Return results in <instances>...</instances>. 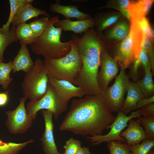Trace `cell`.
<instances>
[{"label":"cell","mask_w":154,"mask_h":154,"mask_svg":"<svg viewBox=\"0 0 154 154\" xmlns=\"http://www.w3.org/2000/svg\"><path fill=\"white\" fill-rule=\"evenodd\" d=\"M116 117L100 94L86 95L73 100L60 129L83 136L101 135Z\"/></svg>","instance_id":"obj_1"},{"label":"cell","mask_w":154,"mask_h":154,"mask_svg":"<svg viewBox=\"0 0 154 154\" xmlns=\"http://www.w3.org/2000/svg\"><path fill=\"white\" fill-rule=\"evenodd\" d=\"M92 28L89 29L81 37L72 35L71 39L76 42L82 64L81 71L73 84L84 90L86 95H100L102 92L97 78L100 64V57L103 46L100 35Z\"/></svg>","instance_id":"obj_2"},{"label":"cell","mask_w":154,"mask_h":154,"mask_svg":"<svg viewBox=\"0 0 154 154\" xmlns=\"http://www.w3.org/2000/svg\"><path fill=\"white\" fill-rule=\"evenodd\" d=\"M59 20L58 16L49 19L42 34L31 44V49L34 54L41 55L45 59H56L65 56L70 51L73 40L61 42L62 30L54 26L55 23Z\"/></svg>","instance_id":"obj_3"},{"label":"cell","mask_w":154,"mask_h":154,"mask_svg":"<svg viewBox=\"0 0 154 154\" xmlns=\"http://www.w3.org/2000/svg\"><path fill=\"white\" fill-rule=\"evenodd\" d=\"M73 40L70 51L65 56L56 59H44L49 78L65 80L73 84L82 66L76 42Z\"/></svg>","instance_id":"obj_4"},{"label":"cell","mask_w":154,"mask_h":154,"mask_svg":"<svg viewBox=\"0 0 154 154\" xmlns=\"http://www.w3.org/2000/svg\"><path fill=\"white\" fill-rule=\"evenodd\" d=\"M49 81L46 67L39 58L24 76L21 84L24 97L30 101L37 100L46 93Z\"/></svg>","instance_id":"obj_5"},{"label":"cell","mask_w":154,"mask_h":154,"mask_svg":"<svg viewBox=\"0 0 154 154\" xmlns=\"http://www.w3.org/2000/svg\"><path fill=\"white\" fill-rule=\"evenodd\" d=\"M68 103L58 94L48 81L45 94L39 100L30 101L26 109L28 116L33 120L36 118L37 112L43 110L52 112L54 119L56 120L67 110Z\"/></svg>","instance_id":"obj_6"},{"label":"cell","mask_w":154,"mask_h":154,"mask_svg":"<svg viewBox=\"0 0 154 154\" xmlns=\"http://www.w3.org/2000/svg\"><path fill=\"white\" fill-rule=\"evenodd\" d=\"M129 80L125 70H121L114 84L102 92L101 96L112 113L120 111Z\"/></svg>","instance_id":"obj_7"},{"label":"cell","mask_w":154,"mask_h":154,"mask_svg":"<svg viewBox=\"0 0 154 154\" xmlns=\"http://www.w3.org/2000/svg\"><path fill=\"white\" fill-rule=\"evenodd\" d=\"M140 116L141 115L139 109L131 112L129 116L120 111L117 112L114 120L108 127L107 129H110L108 133L104 135H95L87 136L86 139L94 145L113 141L124 142L125 139L120 136L121 133L127 126L128 123L130 120Z\"/></svg>","instance_id":"obj_8"},{"label":"cell","mask_w":154,"mask_h":154,"mask_svg":"<svg viewBox=\"0 0 154 154\" xmlns=\"http://www.w3.org/2000/svg\"><path fill=\"white\" fill-rule=\"evenodd\" d=\"M27 98L24 97L19 100L18 106L14 110H8L6 114L7 118L5 126L8 131L13 134L26 132L31 127L33 120L27 115L25 106Z\"/></svg>","instance_id":"obj_9"},{"label":"cell","mask_w":154,"mask_h":154,"mask_svg":"<svg viewBox=\"0 0 154 154\" xmlns=\"http://www.w3.org/2000/svg\"><path fill=\"white\" fill-rule=\"evenodd\" d=\"M100 69L99 71L97 81L102 92L108 87L109 83L118 72V66L114 58L103 48L100 57Z\"/></svg>","instance_id":"obj_10"},{"label":"cell","mask_w":154,"mask_h":154,"mask_svg":"<svg viewBox=\"0 0 154 154\" xmlns=\"http://www.w3.org/2000/svg\"><path fill=\"white\" fill-rule=\"evenodd\" d=\"M114 59L121 70H124L129 68L136 60L130 30L128 36L116 46Z\"/></svg>","instance_id":"obj_11"},{"label":"cell","mask_w":154,"mask_h":154,"mask_svg":"<svg viewBox=\"0 0 154 154\" xmlns=\"http://www.w3.org/2000/svg\"><path fill=\"white\" fill-rule=\"evenodd\" d=\"M45 123V129L40 140L46 154H57L59 153L55 144L53 135V113L48 110H42Z\"/></svg>","instance_id":"obj_12"},{"label":"cell","mask_w":154,"mask_h":154,"mask_svg":"<svg viewBox=\"0 0 154 154\" xmlns=\"http://www.w3.org/2000/svg\"><path fill=\"white\" fill-rule=\"evenodd\" d=\"M49 82L58 94L68 102L72 98H81L86 95L85 91L82 88L76 86L69 81L49 78Z\"/></svg>","instance_id":"obj_13"},{"label":"cell","mask_w":154,"mask_h":154,"mask_svg":"<svg viewBox=\"0 0 154 154\" xmlns=\"http://www.w3.org/2000/svg\"><path fill=\"white\" fill-rule=\"evenodd\" d=\"M134 119L129 121L127 127L120 134V136L125 139L126 144L129 146L139 143L147 139L144 129L137 118Z\"/></svg>","instance_id":"obj_14"},{"label":"cell","mask_w":154,"mask_h":154,"mask_svg":"<svg viewBox=\"0 0 154 154\" xmlns=\"http://www.w3.org/2000/svg\"><path fill=\"white\" fill-rule=\"evenodd\" d=\"M95 25L94 19L91 17L82 20L72 21L70 19L59 20L54 24L64 31H71L76 34L84 33Z\"/></svg>","instance_id":"obj_15"},{"label":"cell","mask_w":154,"mask_h":154,"mask_svg":"<svg viewBox=\"0 0 154 154\" xmlns=\"http://www.w3.org/2000/svg\"><path fill=\"white\" fill-rule=\"evenodd\" d=\"M40 15H43L49 18L50 17L45 10L35 8L32 4L26 3L17 11L12 21V26H16L26 23L27 21Z\"/></svg>","instance_id":"obj_16"},{"label":"cell","mask_w":154,"mask_h":154,"mask_svg":"<svg viewBox=\"0 0 154 154\" xmlns=\"http://www.w3.org/2000/svg\"><path fill=\"white\" fill-rule=\"evenodd\" d=\"M120 111L126 114L134 110L138 102L144 98L139 88L136 83L129 80L127 91Z\"/></svg>","instance_id":"obj_17"},{"label":"cell","mask_w":154,"mask_h":154,"mask_svg":"<svg viewBox=\"0 0 154 154\" xmlns=\"http://www.w3.org/2000/svg\"><path fill=\"white\" fill-rule=\"evenodd\" d=\"M50 9L51 12L62 15L67 19L75 18L78 20H82L91 17L90 15L79 10L77 5H62L59 0L51 4Z\"/></svg>","instance_id":"obj_18"},{"label":"cell","mask_w":154,"mask_h":154,"mask_svg":"<svg viewBox=\"0 0 154 154\" xmlns=\"http://www.w3.org/2000/svg\"><path fill=\"white\" fill-rule=\"evenodd\" d=\"M12 62L13 73L22 71L26 74L34 64L27 45H21Z\"/></svg>","instance_id":"obj_19"},{"label":"cell","mask_w":154,"mask_h":154,"mask_svg":"<svg viewBox=\"0 0 154 154\" xmlns=\"http://www.w3.org/2000/svg\"><path fill=\"white\" fill-rule=\"evenodd\" d=\"M154 0H141L131 1L127 10L129 13L131 20L138 22L145 17L149 11Z\"/></svg>","instance_id":"obj_20"},{"label":"cell","mask_w":154,"mask_h":154,"mask_svg":"<svg viewBox=\"0 0 154 154\" xmlns=\"http://www.w3.org/2000/svg\"><path fill=\"white\" fill-rule=\"evenodd\" d=\"M130 30V26L128 23L125 20H122L108 31L105 37L108 39L121 41L128 36Z\"/></svg>","instance_id":"obj_21"},{"label":"cell","mask_w":154,"mask_h":154,"mask_svg":"<svg viewBox=\"0 0 154 154\" xmlns=\"http://www.w3.org/2000/svg\"><path fill=\"white\" fill-rule=\"evenodd\" d=\"M17 37L21 45L31 44L37 38L29 27L28 24L24 23L16 26Z\"/></svg>","instance_id":"obj_22"},{"label":"cell","mask_w":154,"mask_h":154,"mask_svg":"<svg viewBox=\"0 0 154 154\" xmlns=\"http://www.w3.org/2000/svg\"><path fill=\"white\" fill-rule=\"evenodd\" d=\"M123 16L119 13H113L110 15H98L94 19L95 25L97 27L98 33L102 37V32L115 23Z\"/></svg>","instance_id":"obj_23"},{"label":"cell","mask_w":154,"mask_h":154,"mask_svg":"<svg viewBox=\"0 0 154 154\" xmlns=\"http://www.w3.org/2000/svg\"><path fill=\"white\" fill-rule=\"evenodd\" d=\"M130 31L132 39L133 48L136 59L139 58V55L141 49L143 32L138 23L131 20Z\"/></svg>","instance_id":"obj_24"},{"label":"cell","mask_w":154,"mask_h":154,"mask_svg":"<svg viewBox=\"0 0 154 154\" xmlns=\"http://www.w3.org/2000/svg\"><path fill=\"white\" fill-rule=\"evenodd\" d=\"M16 26H12L7 32L0 31V63L5 62L4 53L7 47L18 41L15 32Z\"/></svg>","instance_id":"obj_25"},{"label":"cell","mask_w":154,"mask_h":154,"mask_svg":"<svg viewBox=\"0 0 154 154\" xmlns=\"http://www.w3.org/2000/svg\"><path fill=\"white\" fill-rule=\"evenodd\" d=\"M152 74L151 70L146 71L143 78L136 83L145 98L150 97L154 95V83Z\"/></svg>","instance_id":"obj_26"},{"label":"cell","mask_w":154,"mask_h":154,"mask_svg":"<svg viewBox=\"0 0 154 154\" xmlns=\"http://www.w3.org/2000/svg\"><path fill=\"white\" fill-rule=\"evenodd\" d=\"M10 11L9 16L6 23L2 27H0V31L7 32L10 30L9 27L17 11L26 3L32 4L33 0H9Z\"/></svg>","instance_id":"obj_27"},{"label":"cell","mask_w":154,"mask_h":154,"mask_svg":"<svg viewBox=\"0 0 154 154\" xmlns=\"http://www.w3.org/2000/svg\"><path fill=\"white\" fill-rule=\"evenodd\" d=\"M34 141L31 139L23 143H17L5 142L0 139V154H18L27 145Z\"/></svg>","instance_id":"obj_28"},{"label":"cell","mask_w":154,"mask_h":154,"mask_svg":"<svg viewBox=\"0 0 154 154\" xmlns=\"http://www.w3.org/2000/svg\"><path fill=\"white\" fill-rule=\"evenodd\" d=\"M12 62V61H10L7 63H0V85L5 90L7 89L13 80V78L10 76L13 70Z\"/></svg>","instance_id":"obj_29"},{"label":"cell","mask_w":154,"mask_h":154,"mask_svg":"<svg viewBox=\"0 0 154 154\" xmlns=\"http://www.w3.org/2000/svg\"><path fill=\"white\" fill-rule=\"evenodd\" d=\"M137 118L144 129L147 138L154 140V115Z\"/></svg>","instance_id":"obj_30"},{"label":"cell","mask_w":154,"mask_h":154,"mask_svg":"<svg viewBox=\"0 0 154 154\" xmlns=\"http://www.w3.org/2000/svg\"><path fill=\"white\" fill-rule=\"evenodd\" d=\"M153 41L143 33L141 49L146 53L150 63L152 73H154V53Z\"/></svg>","instance_id":"obj_31"},{"label":"cell","mask_w":154,"mask_h":154,"mask_svg":"<svg viewBox=\"0 0 154 154\" xmlns=\"http://www.w3.org/2000/svg\"><path fill=\"white\" fill-rule=\"evenodd\" d=\"M107 147L110 154H131L130 146L120 141L108 142Z\"/></svg>","instance_id":"obj_32"},{"label":"cell","mask_w":154,"mask_h":154,"mask_svg":"<svg viewBox=\"0 0 154 154\" xmlns=\"http://www.w3.org/2000/svg\"><path fill=\"white\" fill-rule=\"evenodd\" d=\"M131 154H147L154 146V140L146 139L140 143L130 146Z\"/></svg>","instance_id":"obj_33"},{"label":"cell","mask_w":154,"mask_h":154,"mask_svg":"<svg viewBox=\"0 0 154 154\" xmlns=\"http://www.w3.org/2000/svg\"><path fill=\"white\" fill-rule=\"evenodd\" d=\"M49 20L48 17H43L36 19L28 24L33 33L38 37L44 31Z\"/></svg>","instance_id":"obj_34"},{"label":"cell","mask_w":154,"mask_h":154,"mask_svg":"<svg viewBox=\"0 0 154 154\" xmlns=\"http://www.w3.org/2000/svg\"><path fill=\"white\" fill-rule=\"evenodd\" d=\"M63 147L65 151L64 154H75L81 148V143L71 137L66 142Z\"/></svg>","instance_id":"obj_35"},{"label":"cell","mask_w":154,"mask_h":154,"mask_svg":"<svg viewBox=\"0 0 154 154\" xmlns=\"http://www.w3.org/2000/svg\"><path fill=\"white\" fill-rule=\"evenodd\" d=\"M143 33L153 40L154 31L149 22L148 19L146 17L137 22Z\"/></svg>","instance_id":"obj_36"},{"label":"cell","mask_w":154,"mask_h":154,"mask_svg":"<svg viewBox=\"0 0 154 154\" xmlns=\"http://www.w3.org/2000/svg\"><path fill=\"white\" fill-rule=\"evenodd\" d=\"M110 8L116 9L119 11L123 16L126 17L128 19H130L129 12L120 5L118 0L110 1L106 6L101 8Z\"/></svg>","instance_id":"obj_37"},{"label":"cell","mask_w":154,"mask_h":154,"mask_svg":"<svg viewBox=\"0 0 154 154\" xmlns=\"http://www.w3.org/2000/svg\"><path fill=\"white\" fill-rule=\"evenodd\" d=\"M141 64L142 65L145 72L148 70H151V67L148 56L146 52L143 50L141 49L139 55Z\"/></svg>","instance_id":"obj_38"},{"label":"cell","mask_w":154,"mask_h":154,"mask_svg":"<svg viewBox=\"0 0 154 154\" xmlns=\"http://www.w3.org/2000/svg\"><path fill=\"white\" fill-rule=\"evenodd\" d=\"M141 63L139 59L134 60L131 67L129 72V76L134 80H136L138 78V71L139 66Z\"/></svg>","instance_id":"obj_39"},{"label":"cell","mask_w":154,"mask_h":154,"mask_svg":"<svg viewBox=\"0 0 154 154\" xmlns=\"http://www.w3.org/2000/svg\"><path fill=\"white\" fill-rule=\"evenodd\" d=\"M141 116H147L154 115V103H150L139 109Z\"/></svg>","instance_id":"obj_40"},{"label":"cell","mask_w":154,"mask_h":154,"mask_svg":"<svg viewBox=\"0 0 154 154\" xmlns=\"http://www.w3.org/2000/svg\"><path fill=\"white\" fill-rule=\"evenodd\" d=\"M154 102V95L148 98H142L138 102L134 110L140 109L147 104Z\"/></svg>","instance_id":"obj_41"},{"label":"cell","mask_w":154,"mask_h":154,"mask_svg":"<svg viewBox=\"0 0 154 154\" xmlns=\"http://www.w3.org/2000/svg\"><path fill=\"white\" fill-rule=\"evenodd\" d=\"M9 92L8 90L0 92V107H4L8 104L9 100Z\"/></svg>","instance_id":"obj_42"},{"label":"cell","mask_w":154,"mask_h":154,"mask_svg":"<svg viewBox=\"0 0 154 154\" xmlns=\"http://www.w3.org/2000/svg\"><path fill=\"white\" fill-rule=\"evenodd\" d=\"M75 154H91L88 148L86 147H81Z\"/></svg>","instance_id":"obj_43"},{"label":"cell","mask_w":154,"mask_h":154,"mask_svg":"<svg viewBox=\"0 0 154 154\" xmlns=\"http://www.w3.org/2000/svg\"><path fill=\"white\" fill-rule=\"evenodd\" d=\"M147 154H154V147L152 148Z\"/></svg>","instance_id":"obj_44"},{"label":"cell","mask_w":154,"mask_h":154,"mask_svg":"<svg viewBox=\"0 0 154 154\" xmlns=\"http://www.w3.org/2000/svg\"><path fill=\"white\" fill-rule=\"evenodd\" d=\"M71 1H72V2H84V1H85L84 0H71Z\"/></svg>","instance_id":"obj_45"},{"label":"cell","mask_w":154,"mask_h":154,"mask_svg":"<svg viewBox=\"0 0 154 154\" xmlns=\"http://www.w3.org/2000/svg\"><path fill=\"white\" fill-rule=\"evenodd\" d=\"M57 154H64V153H58Z\"/></svg>","instance_id":"obj_46"}]
</instances>
